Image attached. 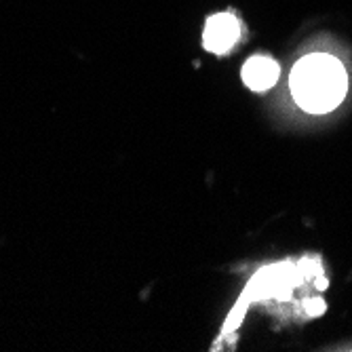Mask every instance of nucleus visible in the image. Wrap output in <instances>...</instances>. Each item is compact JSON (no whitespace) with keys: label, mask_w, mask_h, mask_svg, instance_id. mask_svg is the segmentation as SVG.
<instances>
[{"label":"nucleus","mask_w":352,"mask_h":352,"mask_svg":"<svg viewBox=\"0 0 352 352\" xmlns=\"http://www.w3.org/2000/svg\"><path fill=\"white\" fill-rule=\"evenodd\" d=\"M348 78L342 63L325 53L302 57L292 72V93L300 108L323 114L333 110L346 95Z\"/></svg>","instance_id":"nucleus-1"},{"label":"nucleus","mask_w":352,"mask_h":352,"mask_svg":"<svg viewBox=\"0 0 352 352\" xmlns=\"http://www.w3.org/2000/svg\"><path fill=\"white\" fill-rule=\"evenodd\" d=\"M241 34V23L232 13H217L207 19L203 32V45L209 53H228Z\"/></svg>","instance_id":"nucleus-2"},{"label":"nucleus","mask_w":352,"mask_h":352,"mask_svg":"<svg viewBox=\"0 0 352 352\" xmlns=\"http://www.w3.org/2000/svg\"><path fill=\"white\" fill-rule=\"evenodd\" d=\"M278 63L270 57H251L243 66V82L251 91H268L278 80Z\"/></svg>","instance_id":"nucleus-3"}]
</instances>
